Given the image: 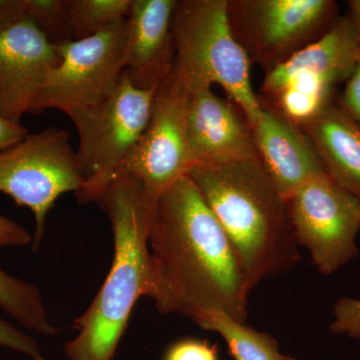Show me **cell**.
Returning a JSON list of instances; mask_svg holds the SVG:
<instances>
[{
	"label": "cell",
	"instance_id": "cell-24",
	"mask_svg": "<svg viewBox=\"0 0 360 360\" xmlns=\"http://www.w3.org/2000/svg\"><path fill=\"white\" fill-rule=\"evenodd\" d=\"M32 241V234L25 227L0 214V248H20Z\"/></svg>",
	"mask_w": 360,
	"mask_h": 360
},
{
	"label": "cell",
	"instance_id": "cell-20",
	"mask_svg": "<svg viewBox=\"0 0 360 360\" xmlns=\"http://www.w3.org/2000/svg\"><path fill=\"white\" fill-rule=\"evenodd\" d=\"M26 18L37 25L51 44L72 41L68 0H23Z\"/></svg>",
	"mask_w": 360,
	"mask_h": 360
},
{
	"label": "cell",
	"instance_id": "cell-28",
	"mask_svg": "<svg viewBox=\"0 0 360 360\" xmlns=\"http://www.w3.org/2000/svg\"><path fill=\"white\" fill-rule=\"evenodd\" d=\"M347 4L348 7H349V11H348L347 13L349 14L350 18L354 20L360 34V0H350Z\"/></svg>",
	"mask_w": 360,
	"mask_h": 360
},
{
	"label": "cell",
	"instance_id": "cell-23",
	"mask_svg": "<svg viewBox=\"0 0 360 360\" xmlns=\"http://www.w3.org/2000/svg\"><path fill=\"white\" fill-rule=\"evenodd\" d=\"M0 347L21 352L32 359L41 356L37 341L2 319H0Z\"/></svg>",
	"mask_w": 360,
	"mask_h": 360
},
{
	"label": "cell",
	"instance_id": "cell-10",
	"mask_svg": "<svg viewBox=\"0 0 360 360\" xmlns=\"http://www.w3.org/2000/svg\"><path fill=\"white\" fill-rule=\"evenodd\" d=\"M297 245L309 251L321 274H335L357 255L360 200L328 174L310 179L286 198Z\"/></svg>",
	"mask_w": 360,
	"mask_h": 360
},
{
	"label": "cell",
	"instance_id": "cell-3",
	"mask_svg": "<svg viewBox=\"0 0 360 360\" xmlns=\"http://www.w3.org/2000/svg\"><path fill=\"white\" fill-rule=\"evenodd\" d=\"M186 175L231 241L250 290L300 262L285 198L260 161L195 167Z\"/></svg>",
	"mask_w": 360,
	"mask_h": 360
},
{
	"label": "cell",
	"instance_id": "cell-29",
	"mask_svg": "<svg viewBox=\"0 0 360 360\" xmlns=\"http://www.w3.org/2000/svg\"><path fill=\"white\" fill-rule=\"evenodd\" d=\"M32 360H46L44 359V357L39 356V357H35V359H32Z\"/></svg>",
	"mask_w": 360,
	"mask_h": 360
},
{
	"label": "cell",
	"instance_id": "cell-18",
	"mask_svg": "<svg viewBox=\"0 0 360 360\" xmlns=\"http://www.w3.org/2000/svg\"><path fill=\"white\" fill-rule=\"evenodd\" d=\"M0 307L25 328L45 336L58 335L37 286L0 269Z\"/></svg>",
	"mask_w": 360,
	"mask_h": 360
},
{
	"label": "cell",
	"instance_id": "cell-2",
	"mask_svg": "<svg viewBox=\"0 0 360 360\" xmlns=\"http://www.w3.org/2000/svg\"><path fill=\"white\" fill-rule=\"evenodd\" d=\"M110 219L112 264L94 302L73 322L77 335L65 345L70 360H113L142 296H150L148 234L155 200L139 180L120 174L94 201Z\"/></svg>",
	"mask_w": 360,
	"mask_h": 360
},
{
	"label": "cell",
	"instance_id": "cell-8",
	"mask_svg": "<svg viewBox=\"0 0 360 360\" xmlns=\"http://www.w3.org/2000/svg\"><path fill=\"white\" fill-rule=\"evenodd\" d=\"M234 37L266 72L321 39L340 18L333 0H227Z\"/></svg>",
	"mask_w": 360,
	"mask_h": 360
},
{
	"label": "cell",
	"instance_id": "cell-7",
	"mask_svg": "<svg viewBox=\"0 0 360 360\" xmlns=\"http://www.w3.org/2000/svg\"><path fill=\"white\" fill-rule=\"evenodd\" d=\"M77 150L68 130L49 127L28 134L0 151V193L32 210L35 219L33 248L44 238L47 215L63 194L77 193L84 182Z\"/></svg>",
	"mask_w": 360,
	"mask_h": 360
},
{
	"label": "cell",
	"instance_id": "cell-4",
	"mask_svg": "<svg viewBox=\"0 0 360 360\" xmlns=\"http://www.w3.org/2000/svg\"><path fill=\"white\" fill-rule=\"evenodd\" d=\"M172 70L189 92L219 85L251 125L262 111L251 63L234 37L227 0H179L172 20Z\"/></svg>",
	"mask_w": 360,
	"mask_h": 360
},
{
	"label": "cell",
	"instance_id": "cell-19",
	"mask_svg": "<svg viewBox=\"0 0 360 360\" xmlns=\"http://www.w3.org/2000/svg\"><path fill=\"white\" fill-rule=\"evenodd\" d=\"M134 0H68L73 40L87 39L129 18Z\"/></svg>",
	"mask_w": 360,
	"mask_h": 360
},
{
	"label": "cell",
	"instance_id": "cell-14",
	"mask_svg": "<svg viewBox=\"0 0 360 360\" xmlns=\"http://www.w3.org/2000/svg\"><path fill=\"white\" fill-rule=\"evenodd\" d=\"M179 0H134L127 23L125 73L136 89H158L174 65L172 20Z\"/></svg>",
	"mask_w": 360,
	"mask_h": 360
},
{
	"label": "cell",
	"instance_id": "cell-17",
	"mask_svg": "<svg viewBox=\"0 0 360 360\" xmlns=\"http://www.w3.org/2000/svg\"><path fill=\"white\" fill-rule=\"evenodd\" d=\"M196 324L205 330L219 333L234 360H295L279 352L274 338L234 321L224 312H208Z\"/></svg>",
	"mask_w": 360,
	"mask_h": 360
},
{
	"label": "cell",
	"instance_id": "cell-1",
	"mask_svg": "<svg viewBox=\"0 0 360 360\" xmlns=\"http://www.w3.org/2000/svg\"><path fill=\"white\" fill-rule=\"evenodd\" d=\"M151 291L160 314L198 323L219 311L246 323L248 288L221 225L187 175L158 196L148 234Z\"/></svg>",
	"mask_w": 360,
	"mask_h": 360
},
{
	"label": "cell",
	"instance_id": "cell-15",
	"mask_svg": "<svg viewBox=\"0 0 360 360\" xmlns=\"http://www.w3.org/2000/svg\"><path fill=\"white\" fill-rule=\"evenodd\" d=\"M262 103L251 125L260 162L284 198L310 179L326 174L321 160L302 130Z\"/></svg>",
	"mask_w": 360,
	"mask_h": 360
},
{
	"label": "cell",
	"instance_id": "cell-12",
	"mask_svg": "<svg viewBox=\"0 0 360 360\" xmlns=\"http://www.w3.org/2000/svg\"><path fill=\"white\" fill-rule=\"evenodd\" d=\"M51 44L28 18L0 32V115L20 123L32 113L40 89L60 63Z\"/></svg>",
	"mask_w": 360,
	"mask_h": 360
},
{
	"label": "cell",
	"instance_id": "cell-22",
	"mask_svg": "<svg viewBox=\"0 0 360 360\" xmlns=\"http://www.w3.org/2000/svg\"><path fill=\"white\" fill-rule=\"evenodd\" d=\"M163 360H219V348L207 340L186 338L170 345Z\"/></svg>",
	"mask_w": 360,
	"mask_h": 360
},
{
	"label": "cell",
	"instance_id": "cell-13",
	"mask_svg": "<svg viewBox=\"0 0 360 360\" xmlns=\"http://www.w3.org/2000/svg\"><path fill=\"white\" fill-rule=\"evenodd\" d=\"M191 96L187 144L191 168L260 161L252 129L236 104L212 89L196 90Z\"/></svg>",
	"mask_w": 360,
	"mask_h": 360
},
{
	"label": "cell",
	"instance_id": "cell-21",
	"mask_svg": "<svg viewBox=\"0 0 360 360\" xmlns=\"http://www.w3.org/2000/svg\"><path fill=\"white\" fill-rule=\"evenodd\" d=\"M333 321L331 333L347 335L360 341V300L342 297L335 302L333 309Z\"/></svg>",
	"mask_w": 360,
	"mask_h": 360
},
{
	"label": "cell",
	"instance_id": "cell-25",
	"mask_svg": "<svg viewBox=\"0 0 360 360\" xmlns=\"http://www.w3.org/2000/svg\"><path fill=\"white\" fill-rule=\"evenodd\" d=\"M338 101L360 127V60L345 82V91Z\"/></svg>",
	"mask_w": 360,
	"mask_h": 360
},
{
	"label": "cell",
	"instance_id": "cell-5",
	"mask_svg": "<svg viewBox=\"0 0 360 360\" xmlns=\"http://www.w3.org/2000/svg\"><path fill=\"white\" fill-rule=\"evenodd\" d=\"M360 60V34L349 14L321 39L266 71L260 101L300 127L335 98Z\"/></svg>",
	"mask_w": 360,
	"mask_h": 360
},
{
	"label": "cell",
	"instance_id": "cell-9",
	"mask_svg": "<svg viewBox=\"0 0 360 360\" xmlns=\"http://www.w3.org/2000/svg\"><path fill=\"white\" fill-rule=\"evenodd\" d=\"M127 30V18L94 37L56 45L60 63L45 78L32 115L56 110L70 117L105 101L124 72Z\"/></svg>",
	"mask_w": 360,
	"mask_h": 360
},
{
	"label": "cell",
	"instance_id": "cell-26",
	"mask_svg": "<svg viewBox=\"0 0 360 360\" xmlns=\"http://www.w3.org/2000/svg\"><path fill=\"white\" fill-rule=\"evenodd\" d=\"M30 134L21 123L11 122L0 115V151L11 148L22 141Z\"/></svg>",
	"mask_w": 360,
	"mask_h": 360
},
{
	"label": "cell",
	"instance_id": "cell-11",
	"mask_svg": "<svg viewBox=\"0 0 360 360\" xmlns=\"http://www.w3.org/2000/svg\"><path fill=\"white\" fill-rule=\"evenodd\" d=\"M191 98V92L172 70L156 89L148 125L116 174L139 180L153 200L191 170L187 144Z\"/></svg>",
	"mask_w": 360,
	"mask_h": 360
},
{
	"label": "cell",
	"instance_id": "cell-6",
	"mask_svg": "<svg viewBox=\"0 0 360 360\" xmlns=\"http://www.w3.org/2000/svg\"><path fill=\"white\" fill-rule=\"evenodd\" d=\"M156 89H136L124 71L105 101L70 116L77 130V156L85 179L75 193L78 205L94 202L115 179L148 125Z\"/></svg>",
	"mask_w": 360,
	"mask_h": 360
},
{
	"label": "cell",
	"instance_id": "cell-27",
	"mask_svg": "<svg viewBox=\"0 0 360 360\" xmlns=\"http://www.w3.org/2000/svg\"><path fill=\"white\" fill-rule=\"evenodd\" d=\"M25 18L23 0H0V32Z\"/></svg>",
	"mask_w": 360,
	"mask_h": 360
},
{
	"label": "cell",
	"instance_id": "cell-16",
	"mask_svg": "<svg viewBox=\"0 0 360 360\" xmlns=\"http://www.w3.org/2000/svg\"><path fill=\"white\" fill-rule=\"evenodd\" d=\"M326 174L360 200V127L338 98L300 125Z\"/></svg>",
	"mask_w": 360,
	"mask_h": 360
}]
</instances>
